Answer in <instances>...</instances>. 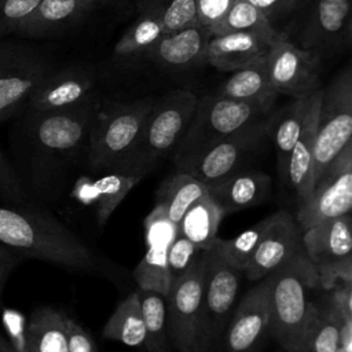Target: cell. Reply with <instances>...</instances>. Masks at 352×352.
<instances>
[{
    "mask_svg": "<svg viewBox=\"0 0 352 352\" xmlns=\"http://www.w3.org/2000/svg\"><path fill=\"white\" fill-rule=\"evenodd\" d=\"M99 99L54 111H32L30 177L41 191L60 186L77 164L88 160V136Z\"/></svg>",
    "mask_w": 352,
    "mask_h": 352,
    "instance_id": "1",
    "label": "cell"
},
{
    "mask_svg": "<svg viewBox=\"0 0 352 352\" xmlns=\"http://www.w3.org/2000/svg\"><path fill=\"white\" fill-rule=\"evenodd\" d=\"M0 245L22 258L43 260L70 271L109 274L104 261L51 213L26 208H0Z\"/></svg>",
    "mask_w": 352,
    "mask_h": 352,
    "instance_id": "2",
    "label": "cell"
},
{
    "mask_svg": "<svg viewBox=\"0 0 352 352\" xmlns=\"http://www.w3.org/2000/svg\"><path fill=\"white\" fill-rule=\"evenodd\" d=\"M198 103V96L184 88L155 99L132 148L110 170L144 177L183 138Z\"/></svg>",
    "mask_w": 352,
    "mask_h": 352,
    "instance_id": "3",
    "label": "cell"
},
{
    "mask_svg": "<svg viewBox=\"0 0 352 352\" xmlns=\"http://www.w3.org/2000/svg\"><path fill=\"white\" fill-rule=\"evenodd\" d=\"M268 336L280 351H302L309 311V290L319 286L318 274L305 252L268 275Z\"/></svg>",
    "mask_w": 352,
    "mask_h": 352,
    "instance_id": "4",
    "label": "cell"
},
{
    "mask_svg": "<svg viewBox=\"0 0 352 352\" xmlns=\"http://www.w3.org/2000/svg\"><path fill=\"white\" fill-rule=\"evenodd\" d=\"M155 99L99 102L88 136L89 170H110L135 144Z\"/></svg>",
    "mask_w": 352,
    "mask_h": 352,
    "instance_id": "5",
    "label": "cell"
},
{
    "mask_svg": "<svg viewBox=\"0 0 352 352\" xmlns=\"http://www.w3.org/2000/svg\"><path fill=\"white\" fill-rule=\"evenodd\" d=\"M272 109L274 104L270 103L236 100L216 94L198 98L192 118L172 154L173 164L192 157L246 124L270 116Z\"/></svg>",
    "mask_w": 352,
    "mask_h": 352,
    "instance_id": "6",
    "label": "cell"
},
{
    "mask_svg": "<svg viewBox=\"0 0 352 352\" xmlns=\"http://www.w3.org/2000/svg\"><path fill=\"white\" fill-rule=\"evenodd\" d=\"M270 120L271 114L246 124L176 164V170L186 172L209 187L246 169V164L268 138Z\"/></svg>",
    "mask_w": 352,
    "mask_h": 352,
    "instance_id": "7",
    "label": "cell"
},
{
    "mask_svg": "<svg viewBox=\"0 0 352 352\" xmlns=\"http://www.w3.org/2000/svg\"><path fill=\"white\" fill-rule=\"evenodd\" d=\"M217 238L210 248L204 250L202 312L198 352H210L217 345L236 307L241 272L226 261Z\"/></svg>",
    "mask_w": 352,
    "mask_h": 352,
    "instance_id": "8",
    "label": "cell"
},
{
    "mask_svg": "<svg viewBox=\"0 0 352 352\" xmlns=\"http://www.w3.org/2000/svg\"><path fill=\"white\" fill-rule=\"evenodd\" d=\"M352 136V69L348 65L322 88L314 144V183L326 166L351 142Z\"/></svg>",
    "mask_w": 352,
    "mask_h": 352,
    "instance_id": "9",
    "label": "cell"
},
{
    "mask_svg": "<svg viewBox=\"0 0 352 352\" xmlns=\"http://www.w3.org/2000/svg\"><path fill=\"white\" fill-rule=\"evenodd\" d=\"M302 246L318 274L320 287L331 290L337 283H352L351 214L322 221L302 231Z\"/></svg>",
    "mask_w": 352,
    "mask_h": 352,
    "instance_id": "10",
    "label": "cell"
},
{
    "mask_svg": "<svg viewBox=\"0 0 352 352\" xmlns=\"http://www.w3.org/2000/svg\"><path fill=\"white\" fill-rule=\"evenodd\" d=\"M352 209V140L326 166L314 183L309 197L297 208L301 231L326 220L351 214Z\"/></svg>",
    "mask_w": 352,
    "mask_h": 352,
    "instance_id": "11",
    "label": "cell"
},
{
    "mask_svg": "<svg viewBox=\"0 0 352 352\" xmlns=\"http://www.w3.org/2000/svg\"><path fill=\"white\" fill-rule=\"evenodd\" d=\"M204 283V252L194 267L172 282L165 296L168 334L177 352H198Z\"/></svg>",
    "mask_w": 352,
    "mask_h": 352,
    "instance_id": "12",
    "label": "cell"
},
{
    "mask_svg": "<svg viewBox=\"0 0 352 352\" xmlns=\"http://www.w3.org/2000/svg\"><path fill=\"white\" fill-rule=\"evenodd\" d=\"M48 74V66L32 48L0 41V122L14 116Z\"/></svg>",
    "mask_w": 352,
    "mask_h": 352,
    "instance_id": "13",
    "label": "cell"
},
{
    "mask_svg": "<svg viewBox=\"0 0 352 352\" xmlns=\"http://www.w3.org/2000/svg\"><path fill=\"white\" fill-rule=\"evenodd\" d=\"M320 52L276 37L267 52L268 78L272 89L290 98L312 95L319 87Z\"/></svg>",
    "mask_w": 352,
    "mask_h": 352,
    "instance_id": "14",
    "label": "cell"
},
{
    "mask_svg": "<svg viewBox=\"0 0 352 352\" xmlns=\"http://www.w3.org/2000/svg\"><path fill=\"white\" fill-rule=\"evenodd\" d=\"M301 253L304 246L300 226L289 212L278 210L271 214L243 274L250 280H260Z\"/></svg>",
    "mask_w": 352,
    "mask_h": 352,
    "instance_id": "15",
    "label": "cell"
},
{
    "mask_svg": "<svg viewBox=\"0 0 352 352\" xmlns=\"http://www.w3.org/2000/svg\"><path fill=\"white\" fill-rule=\"evenodd\" d=\"M268 275L236 304L223 334L226 352H257L268 337Z\"/></svg>",
    "mask_w": 352,
    "mask_h": 352,
    "instance_id": "16",
    "label": "cell"
},
{
    "mask_svg": "<svg viewBox=\"0 0 352 352\" xmlns=\"http://www.w3.org/2000/svg\"><path fill=\"white\" fill-rule=\"evenodd\" d=\"M352 0H315L301 32V47L330 50L351 41Z\"/></svg>",
    "mask_w": 352,
    "mask_h": 352,
    "instance_id": "17",
    "label": "cell"
},
{
    "mask_svg": "<svg viewBox=\"0 0 352 352\" xmlns=\"http://www.w3.org/2000/svg\"><path fill=\"white\" fill-rule=\"evenodd\" d=\"M94 76L81 69H65L48 74L29 98L32 111H54L77 106L92 98Z\"/></svg>",
    "mask_w": 352,
    "mask_h": 352,
    "instance_id": "18",
    "label": "cell"
},
{
    "mask_svg": "<svg viewBox=\"0 0 352 352\" xmlns=\"http://www.w3.org/2000/svg\"><path fill=\"white\" fill-rule=\"evenodd\" d=\"M320 99L322 88L309 98L302 128L290 151L283 176V180L294 192L297 206L309 197L314 187V144Z\"/></svg>",
    "mask_w": 352,
    "mask_h": 352,
    "instance_id": "19",
    "label": "cell"
},
{
    "mask_svg": "<svg viewBox=\"0 0 352 352\" xmlns=\"http://www.w3.org/2000/svg\"><path fill=\"white\" fill-rule=\"evenodd\" d=\"M274 40L252 32L212 36L206 45L205 60L220 72L232 73L265 55Z\"/></svg>",
    "mask_w": 352,
    "mask_h": 352,
    "instance_id": "20",
    "label": "cell"
},
{
    "mask_svg": "<svg viewBox=\"0 0 352 352\" xmlns=\"http://www.w3.org/2000/svg\"><path fill=\"white\" fill-rule=\"evenodd\" d=\"M208 33L199 28H186L162 34L160 40L144 52L154 63L168 69H187L206 63L205 54L209 41Z\"/></svg>",
    "mask_w": 352,
    "mask_h": 352,
    "instance_id": "21",
    "label": "cell"
},
{
    "mask_svg": "<svg viewBox=\"0 0 352 352\" xmlns=\"http://www.w3.org/2000/svg\"><path fill=\"white\" fill-rule=\"evenodd\" d=\"M271 177L256 169L239 170L217 184L208 187V194L220 206L223 213H230L260 205L270 194Z\"/></svg>",
    "mask_w": 352,
    "mask_h": 352,
    "instance_id": "22",
    "label": "cell"
},
{
    "mask_svg": "<svg viewBox=\"0 0 352 352\" xmlns=\"http://www.w3.org/2000/svg\"><path fill=\"white\" fill-rule=\"evenodd\" d=\"M78 182L80 199L94 209L95 223L102 228L126 194L142 182V177L109 170L96 179L82 176Z\"/></svg>",
    "mask_w": 352,
    "mask_h": 352,
    "instance_id": "23",
    "label": "cell"
},
{
    "mask_svg": "<svg viewBox=\"0 0 352 352\" xmlns=\"http://www.w3.org/2000/svg\"><path fill=\"white\" fill-rule=\"evenodd\" d=\"M95 6L96 0H40L15 33L25 37L50 34L77 22Z\"/></svg>",
    "mask_w": 352,
    "mask_h": 352,
    "instance_id": "24",
    "label": "cell"
},
{
    "mask_svg": "<svg viewBox=\"0 0 352 352\" xmlns=\"http://www.w3.org/2000/svg\"><path fill=\"white\" fill-rule=\"evenodd\" d=\"M66 318L51 307L33 311L22 338V352H67Z\"/></svg>",
    "mask_w": 352,
    "mask_h": 352,
    "instance_id": "25",
    "label": "cell"
},
{
    "mask_svg": "<svg viewBox=\"0 0 352 352\" xmlns=\"http://www.w3.org/2000/svg\"><path fill=\"white\" fill-rule=\"evenodd\" d=\"M216 95L236 100H253L274 104L278 94L270 84L267 54L250 65L232 72V74L219 87Z\"/></svg>",
    "mask_w": 352,
    "mask_h": 352,
    "instance_id": "26",
    "label": "cell"
},
{
    "mask_svg": "<svg viewBox=\"0 0 352 352\" xmlns=\"http://www.w3.org/2000/svg\"><path fill=\"white\" fill-rule=\"evenodd\" d=\"M206 192L208 187L204 183L186 172L176 170L157 187L154 206L160 208L169 220L177 224L186 210Z\"/></svg>",
    "mask_w": 352,
    "mask_h": 352,
    "instance_id": "27",
    "label": "cell"
},
{
    "mask_svg": "<svg viewBox=\"0 0 352 352\" xmlns=\"http://www.w3.org/2000/svg\"><path fill=\"white\" fill-rule=\"evenodd\" d=\"M309 96L292 98V100L276 114H271L268 136H271L275 151L276 162L280 176H285L290 151L300 135L302 122L308 110Z\"/></svg>",
    "mask_w": 352,
    "mask_h": 352,
    "instance_id": "28",
    "label": "cell"
},
{
    "mask_svg": "<svg viewBox=\"0 0 352 352\" xmlns=\"http://www.w3.org/2000/svg\"><path fill=\"white\" fill-rule=\"evenodd\" d=\"M224 217L226 214L220 206L206 192L186 210L177 223V228L198 249L205 250L216 241L219 226Z\"/></svg>",
    "mask_w": 352,
    "mask_h": 352,
    "instance_id": "29",
    "label": "cell"
},
{
    "mask_svg": "<svg viewBox=\"0 0 352 352\" xmlns=\"http://www.w3.org/2000/svg\"><path fill=\"white\" fill-rule=\"evenodd\" d=\"M341 318L331 298L323 305L309 304L302 352H336L340 345Z\"/></svg>",
    "mask_w": 352,
    "mask_h": 352,
    "instance_id": "30",
    "label": "cell"
},
{
    "mask_svg": "<svg viewBox=\"0 0 352 352\" xmlns=\"http://www.w3.org/2000/svg\"><path fill=\"white\" fill-rule=\"evenodd\" d=\"M102 336L106 340L118 341L126 346H142L146 341V329L139 302V292L129 293L118 302L103 326Z\"/></svg>",
    "mask_w": 352,
    "mask_h": 352,
    "instance_id": "31",
    "label": "cell"
},
{
    "mask_svg": "<svg viewBox=\"0 0 352 352\" xmlns=\"http://www.w3.org/2000/svg\"><path fill=\"white\" fill-rule=\"evenodd\" d=\"M164 34L161 22V10L148 8L126 29L114 45L116 56H135L148 51Z\"/></svg>",
    "mask_w": 352,
    "mask_h": 352,
    "instance_id": "32",
    "label": "cell"
},
{
    "mask_svg": "<svg viewBox=\"0 0 352 352\" xmlns=\"http://www.w3.org/2000/svg\"><path fill=\"white\" fill-rule=\"evenodd\" d=\"M138 292L146 329V341L143 346L147 352H168L170 342L168 334L165 297L150 290L138 289Z\"/></svg>",
    "mask_w": 352,
    "mask_h": 352,
    "instance_id": "33",
    "label": "cell"
},
{
    "mask_svg": "<svg viewBox=\"0 0 352 352\" xmlns=\"http://www.w3.org/2000/svg\"><path fill=\"white\" fill-rule=\"evenodd\" d=\"M147 252L140 258L132 276L140 290H150L162 294H168L172 286V276L166 260L165 246H147Z\"/></svg>",
    "mask_w": 352,
    "mask_h": 352,
    "instance_id": "34",
    "label": "cell"
},
{
    "mask_svg": "<svg viewBox=\"0 0 352 352\" xmlns=\"http://www.w3.org/2000/svg\"><path fill=\"white\" fill-rule=\"evenodd\" d=\"M252 32L271 38L280 36L271 25V21L248 0H235L223 22L214 30L213 36L224 33Z\"/></svg>",
    "mask_w": 352,
    "mask_h": 352,
    "instance_id": "35",
    "label": "cell"
},
{
    "mask_svg": "<svg viewBox=\"0 0 352 352\" xmlns=\"http://www.w3.org/2000/svg\"><path fill=\"white\" fill-rule=\"evenodd\" d=\"M271 214L260 221H257L250 228L245 230L243 232L238 234L236 236L231 239H221L217 238L220 250L226 261L234 267L236 271L243 272L253 252L256 250L258 241L261 239L268 223H270Z\"/></svg>",
    "mask_w": 352,
    "mask_h": 352,
    "instance_id": "36",
    "label": "cell"
},
{
    "mask_svg": "<svg viewBox=\"0 0 352 352\" xmlns=\"http://www.w3.org/2000/svg\"><path fill=\"white\" fill-rule=\"evenodd\" d=\"M202 252L204 250L198 249L192 242L177 232L175 239L166 248V260L172 280H176L187 274L198 261Z\"/></svg>",
    "mask_w": 352,
    "mask_h": 352,
    "instance_id": "37",
    "label": "cell"
},
{
    "mask_svg": "<svg viewBox=\"0 0 352 352\" xmlns=\"http://www.w3.org/2000/svg\"><path fill=\"white\" fill-rule=\"evenodd\" d=\"M161 10L164 34L198 25L195 0H169Z\"/></svg>",
    "mask_w": 352,
    "mask_h": 352,
    "instance_id": "38",
    "label": "cell"
},
{
    "mask_svg": "<svg viewBox=\"0 0 352 352\" xmlns=\"http://www.w3.org/2000/svg\"><path fill=\"white\" fill-rule=\"evenodd\" d=\"M144 236L147 246H165L175 239L179 232L177 224L166 217V214L157 206L146 216L144 221Z\"/></svg>",
    "mask_w": 352,
    "mask_h": 352,
    "instance_id": "39",
    "label": "cell"
},
{
    "mask_svg": "<svg viewBox=\"0 0 352 352\" xmlns=\"http://www.w3.org/2000/svg\"><path fill=\"white\" fill-rule=\"evenodd\" d=\"M40 0H0V40L15 33Z\"/></svg>",
    "mask_w": 352,
    "mask_h": 352,
    "instance_id": "40",
    "label": "cell"
},
{
    "mask_svg": "<svg viewBox=\"0 0 352 352\" xmlns=\"http://www.w3.org/2000/svg\"><path fill=\"white\" fill-rule=\"evenodd\" d=\"M0 197L14 205H25L28 192L22 179L0 150Z\"/></svg>",
    "mask_w": 352,
    "mask_h": 352,
    "instance_id": "41",
    "label": "cell"
},
{
    "mask_svg": "<svg viewBox=\"0 0 352 352\" xmlns=\"http://www.w3.org/2000/svg\"><path fill=\"white\" fill-rule=\"evenodd\" d=\"M234 1L235 0H195L198 25L209 37L213 36L214 30L223 22Z\"/></svg>",
    "mask_w": 352,
    "mask_h": 352,
    "instance_id": "42",
    "label": "cell"
},
{
    "mask_svg": "<svg viewBox=\"0 0 352 352\" xmlns=\"http://www.w3.org/2000/svg\"><path fill=\"white\" fill-rule=\"evenodd\" d=\"M67 352H98L91 334L72 318H66Z\"/></svg>",
    "mask_w": 352,
    "mask_h": 352,
    "instance_id": "43",
    "label": "cell"
},
{
    "mask_svg": "<svg viewBox=\"0 0 352 352\" xmlns=\"http://www.w3.org/2000/svg\"><path fill=\"white\" fill-rule=\"evenodd\" d=\"M250 4L257 7L270 21L272 18H279L290 11H293L298 0H248Z\"/></svg>",
    "mask_w": 352,
    "mask_h": 352,
    "instance_id": "44",
    "label": "cell"
},
{
    "mask_svg": "<svg viewBox=\"0 0 352 352\" xmlns=\"http://www.w3.org/2000/svg\"><path fill=\"white\" fill-rule=\"evenodd\" d=\"M21 260L22 257L18 253L0 245V294L8 276L18 267Z\"/></svg>",
    "mask_w": 352,
    "mask_h": 352,
    "instance_id": "45",
    "label": "cell"
},
{
    "mask_svg": "<svg viewBox=\"0 0 352 352\" xmlns=\"http://www.w3.org/2000/svg\"><path fill=\"white\" fill-rule=\"evenodd\" d=\"M0 352H18L1 333H0Z\"/></svg>",
    "mask_w": 352,
    "mask_h": 352,
    "instance_id": "46",
    "label": "cell"
},
{
    "mask_svg": "<svg viewBox=\"0 0 352 352\" xmlns=\"http://www.w3.org/2000/svg\"><path fill=\"white\" fill-rule=\"evenodd\" d=\"M336 352H349V351H346V349H344L342 346H340V345H338V348H337V351H336Z\"/></svg>",
    "mask_w": 352,
    "mask_h": 352,
    "instance_id": "47",
    "label": "cell"
},
{
    "mask_svg": "<svg viewBox=\"0 0 352 352\" xmlns=\"http://www.w3.org/2000/svg\"><path fill=\"white\" fill-rule=\"evenodd\" d=\"M279 352H285V351H279Z\"/></svg>",
    "mask_w": 352,
    "mask_h": 352,
    "instance_id": "48",
    "label": "cell"
},
{
    "mask_svg": "<svg viewBox=\"0 0 352 352\" xmlns=\"http://www.w3.org/2000/svg\"><path fill=\"white\" fill-rule=\"evenodd\" d=\"M285 352H286V351H285ZM298 352H302V351H298Z\"/></svg>",
    "mask_w": 352,
    "mask_h": 352,
    "instance_id": "49",
    "label": "cell"
},
{
    "mask_svg": "<svg viewBox=\"0 0 352 352\" xmlns=\"http://www.w3.org/2000/svg\"><path fill=\"white\" fill-rule=\"evenodd\" d=\"M298 1H300V0H298Z\"/></svg>",
    "mask_w": 352,
    "mask_h": 352,
    "instance_id": "50",
    "label": "cell"
},
{
    "mask_svg": "<svg viewBox=\"0 0 352 352\" xmlns=\"http://www.w3.org/2000/svg\"><path fill=\"white\" fill-rule=\"evenodd\" d=\"M96 1H98V0H96Z\"/></svg>",
    "mask_w": 352,
    "mask_h": 352,
    "instance_id": "51",
    "label": "cell"
},
{
    "mask_svg": "<svg viewBox=\"0 0 352 352\" xmlns=\"http://www.w3.org/2000/svg\"><path fill=\"white\" fill-rule=\"evenodd\" d=\"M146 352H147V351H146Z\"/></svg>",
    "mask_w": 352,
    "mask_h": 352,
    "instance_id": "52",
    "label": "cell"
}]
</instances>
